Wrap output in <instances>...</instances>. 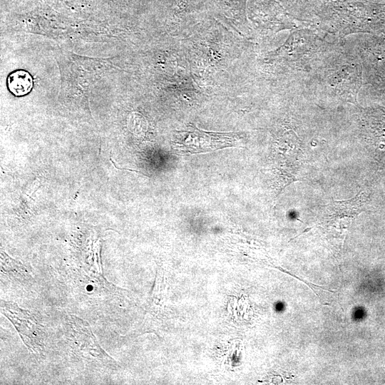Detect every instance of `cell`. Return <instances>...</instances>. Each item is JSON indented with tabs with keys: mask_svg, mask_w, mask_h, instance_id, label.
I'll return each instance as SVG.
<instances>
[{
	"mask_svg": "<svg viewBox=\"0 0 385 385\" xmlns=\"http://www.w3.org/2000/svg\"><path fill=\"white\" fill-rule=\"evenodd\" d=\"M237 140L234 133L205 131L189 125L185 130L175 131L173 147L177 154L190 155L232 147Z\"/></svg>",
	"mask_w": 385,
	"mask_h": 385,
	"instance_id": "cell-1",
	"label": "cell"
},
{
	"mask_svg": "<svg viewBox=\"0 0 385 385\" xmlns=\"http://www.w3.org/2000/svg\"><path fill=\"white\" fill-rule=\"evenodd\" d=\"M1 307V312L14 323L27 347L32 350L41 347L39 329L34 319L15 304L2 302Z\"/></svg>",
	"mask_w": 385,
	"mask_h": 385,
	"instance_id": "cell-2",
	"label": "cell"
},
{
	"mask_svg": "<svg viewBox=\"0 0 385 385\" xmlns=\"http://www.w3.org/2000/svg\"><path fill=\"white\" fill-rule=\"evenodd\" d=\"M70 324L72 325V335L75 344L83 355L88 354L103 363L112 361V359L99 346L90 327L85 322L71 316Z\"/></svg>",
	"mask_w": 385,
	"mask_h": 385,
	"instance_id": "cell-3",
	"label": "cell"
},
{
	"mask_svg": "<svg viewBox=\"0 0 385 385\" xmlns=\"http://www.w3.org/2000/svg\"><path fill=\"white\" fill-rule=\"evenodd\" d=\"M7 87L14 96H23L31 91L33 78L28 71L16 70L8 76Z\"/></svg>",
	"mask_w": 385,
	"mask_h": 385,
	"instance_id": "cell-4",
	"label": "cell"
}]
</instances>
